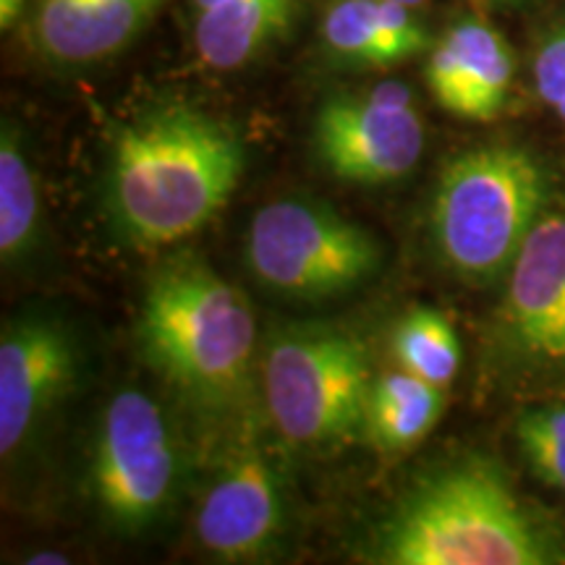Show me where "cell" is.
I'll return each instance as SVG.
<instances>
[{
    "instance_id": "1",
    "label": "cell",
    "mask_w": 565,
    "mask_h": 565,
    "mask_svg": "<svg viewBox=\"0 0 565 565\" xmlns=\"http://www.w3.org/2000/svg\"><path fill=\"white\" fill-rule=\"evenodd\" d=\"M244 173V147L207 113L171 105L121 126L110 152V207L139 246L194 236L221 212Z\"/></svg>"
},
{
    "instance_id": "2",
    "label": "cell",
    "mask_w": 565,
    "mask_h": 565,
    "mask_svg": "<svg viewBox=\"0 0 565 565\" xmlns=\"http://www.w3.org/2000/svg\"><path fill=\"white\" fill-rule=\"evenodd\" d=\"M137 333L152 370L200 404H228L249 385L252 303L200 259H173L152 275Z\"/></svg>"
},
{
    "instance_id": "3",
    "label": "cell",
    "mask_w": 565,
    "mask_h": 565,
    "mask_svg": "<svg viewBox=\"0 0 565 565\" xmlns=\"http://www.w3.org/2000/svg\"><path fill=\"white\" fill-rule=\"evenodd\" d=\"M387 565H542L553 561L492 463H454L422 479L377 536Z\"/></svg>"
},
{
    "instance_id": "4",
    "label": "cell",
    "mask_w": 565,
    "mask_h": 565,
    "mask_svg": "<svg viewBox=\"0 0 565 565\" xmlns=\"http://www.w3.org/2000/svg\"><path fill=\"white\" fill-rule=\"evenodd\" d=\"M547 179L532 152L513 145L466 150L443 168L433 231L443 263L458 278L490 282L508 275L542 221Z\"/></svg>"
},
{
    "instance_id": "5",
    "label": "cell",
    "mask_w": 565,
    "mask_h": 565,
    "mask_svg": "<svg viewBox=\"0 0 565 565\" xmlns=\"http://www.w3.org/2000/svg\"><path fill=\"white\" fill-rule=\"evenodd\" d=\"M265 401L275 429L299 448H322L364 429L370 356L349 330L303 324L267 343Z\"/></svg>"
},
{
    "instance_id": "6",
    "label": "cell",
    "mask_w": 565,
    "mask_h": 565,
    "mask_svg": "<svg viewBox=\"0 0 565 565\" xmlns=\"http://www.w3.org/2000/svg\"><path fill=\"white\" fill-rule=\"evenodd\" d=\"M383 263L377 238L335 210L307 200H278L254 212L246 265L267 291L288 299L349 294Z\"/></svg>"
},
{
    "instance_id": "7",
    "label": "cell",
    "mask_w": 565,
    "mask_h": 565,
    "mask_svg": "<svg viewBox=\"0 0 565 565\" xmlns=\"http://www.w3.org/2000/svg\"><path fill=\"white\" fill-rule=\"evenodd\" d=\"M175 482V443L150 395L124 391L105 406L92 461L95 498L113 526L126 532L154 524Z\"/></svg>"
},
{
    "instance_id": "8",
    "label": "cell",
    "mask_w": 565,
    "mask_h": 565,
    "mask_svg": "<svg viewBox=\"0 0 565 565\" xmlns=\"http://www.w3.org/2000/svg\"><path fill=\"white\" fill-rule=\"evenodd\" d=\"M315 150L341 181L391 183L416 168L424 150V126L414 92L383 82L366 95H338L315 118Z\"/></svg>"
},
{
    "instance_id": "9",
    "label": "cell",
    "mask_w": 565,
    "mask_h": 565,
    "mask_svg": "<svg viewBox=\"0 0 565 565\" xmlns=\"http://www.w3.org/2000/svg\"><path fill=\"white\" fill-rule=\"evenodd\" d=\"M76 349L66 328L45 317L6 322L0 335V454L6 461L38 433L71 391Z\"/></svg>"
},
{
    "instance_id": "10",
    "label": "cell",
    "mask_w": 565,
    "mask_h": 565,
    "mask_svg": "<svg viewBox=\"0 0 565 565\" xmlns=\"http://www.w3.org/2000/svg\"><path fill=\"white\" fill-rule=\"evenodd\" d=\"M282 526V498L265 456L242 454L223 466L196 511V540L221 561H257L270 553Z\"/></svg>"
},
{
    "instance_id": "11",
    "label": "cell",
    "mask_w": 565,
    "mask_h": 565,
    "mask_svg": "<svg viewBox=\"0 0 565 565\" xmlns=\"http://www.w3.org/2000/svg\"><path fill=\"white\" fill-rule=\"evenodd\" d=\"M505 330L536 362H565V215L534 225L508 270Z\"/></svg>"
},
{
    "instance_id": "12",
    "label": "cell",
    "mask_w": 565,
    "mask_h": 565,
    "mask_svg": "<svg viewBox=\"0 0 565 565\" xmlns=\"http://www.w3.org/2000/svg\"><path fill=\"white\" fill-rule=\"evenodd\" d=\"M515 74L508 40L482 17L454 21L429 47L427 87L443 110L463 121L487 124L500 116Z\"/></svg>"
},
{
    "instance_id": "13",
    "label": "cell",
    "mask_w": 565,
    "mask_h": 565,
    "mask_svg": "<svg viewBox=\"0 0 565 565\" xmlns=\"http://www.w3.org/2000/svg\"><path fill=\"white\" fill-rule=\"evenodd\" d=\"M320 32L330 55L351 66L387 68L429 51V32L412 6L395 0H335Z\"/></svg>"
},
{
    "instance_id": "14",
    "label": "cell",
    "mask_w": 565,
    "mask_h": 565,
    "mask_svg": "<svg viewBox=\"0 0 565 565\" xmlns=\"http://www.w3.org/2000/svg\"><path fill=\"white\" fill-rule=\"evenodd\" d=\"M158 0H42L38 42L61 63H92L124 51Z\"/></svg>"
},
{
    "instance_id": "15",
    "label": "cell",
    "mask_w": 565,
    "mask_h": 565,
    "mask_svg": "<svg viewBox=\"0 0 565 565\" xmlns=\"http://www.w3.org/2000/svg\"><path fill=\"white\" fill-rule=\"evenodd\" d=\"M294 11L296 0H221L200 11L194 47L210 68H238L291 24Z\"/></svg>"
},
{
    "instance_id": "16",
    "label": "cell",
    "mask_w": 565,
    "mask_h": 565,
    "mask_svg": "<svg viewBox=\"0 0 565 565\" xmlns=\"http://www.w3.org/2000/svg\"><path fill=\"white\" fill-rule=\"evenodd\" d=\"M445 412L443 387L408 372L372 380L364 412V433L380 454H406L435 429Z\"/></svg>"
},
{
    "instance_id": "17",
    "label": "cell",
    "mask_w": 565,
    "mask_h": 565,
    "mask_svg": "<svg viewBox=\"0 0 565 565\" xmlns=\"http://www.w3.org/2000/svg\"><path fill=\"white\" fill-rule=\"evenodd\" d=\"M40 228V192L21 129L3 118L0 131V259L17 265L32 249Z\"/></svg>"
},
{
    "instance_id": "18",
    "label": "cell",
    "mask_w": 565,
    "mask_h": 565,
    "mask_svg": "<svg viewBox=\"0 0 565 565\" xmlns=\"http://www.w3.org/2000/svg\"><path fill=\"white\" fill-rule=\"evenodd\" d=\"M393 353L404 372L448 387L461 370V341L454 322L435 309H414L393 330Z\"/></svg>"
},
{
    "instance_id": "19",
    "label": "cell",
    "mask_w": 565,
    "mask_h": 565,
    "mask_svg": "<svg viewBox=\"0 0 565 565\" xmlns=\"http://www.w3.org/2000/svg\"><path fill=\"white\" fill-rule=\"evenodd\" d=\"M534 84L550 108L565 100V21L553 26L536 47Z\"/></svg>"
},
{
    "instance_id": "20",
    "label": "cell",
    "mask_w": 565,
    "mask_h": 565,
    "mask_svg": "<svg viewBox=\"0 0 565 565\" xmlns=\"http://www.w3.org/2000/svg\"><path fill=\"white\" fill-rule=\"evenodd\" d=\"M515 435L534 475L545 484L565 490V440L526 427H515Z\"/></svg>"
},
{
    "instance_id": "21",
    "label": "cell",
    "mask_w": 565,
    "mask_h": 565,
    "mask_svg": "<svg viewBox=\"0 0 565 565\" xmlns=\"http://www.w3.org/2000/svg\"><path fill=\"white\" fill-rule=\"evenodd\" d=\"M519 427L534 429V433L561 437L565 440V406H550V408H536L519 419Z\"/></svg>"
},
{
    "instance_id": "22",
    "label": "cell",
    "mask_w": 565,
    "mask_h": 565,
    "mask_svg": "<svg viewBox=\"0 0 565 565\" xmlns=\"http://www.w3.org/2000/svg\"><path fill=\"white\" fill-rule=\"evenodd\" d=\"M26 0H0V30L9 32L11 26H17V21L24 13Z\"/></svg>"
},
{
    "instance_id": "23",
    "label": "cell",
    "mask_w": 565,
    "mask_h": 565,
    "mask_svg": "<svg viewBox=\"0 0 565 565\" xmlns=\"http://www.w3.org/2000/svg\"><path fill=\"white\" fill-rule=\"evenodd\" d=\"M26 563H34V565H42V563H68V557H63L61 553H40V555H30L26 557Z\"/></svg>"
},
{
    "instance_id": "24",
    "label": "cell",
    "mask_w": 565,
    "mask_h": 565,
    "mask_svg": "<svg viewBox=\"0 0 565 565\" xmlns=\"http://www.w3.org/2000/svg\"><path fill=\"white\" fill-rule=\"evenodd\" d=\"M484 3H498V6H519V3H526V0H484Z\"/></svg>"
},
{
    "instance_id": "25",
    "label": "cell",
    "mask_w": 565,
    "mask_h": 565,
    "mask_svg": "<svg viewBox=\"0 0 565 565\" xmlns=\"http://www.w3.org/2000/svg\"><path fill=\"white\" fill-rule=\"evenodd\" d=\"M215 3H221V0H194V6L196 9H210V6H215Z\"/></svg>"
},
{
    "instance_id": "26",
    "label": "cell",
    "mask_w": 565,
    "mask_h": 565,
    "mask_svg": "<svg viewBox=\"0 0 565 565\" xmlns=\"http://www.w3.org/2000/svg\"><path fill=\"white\" fill-rule=\"evenodd\" d=\"M553 110H555V113H557V116H561V121H563V124H565V100H561V103H557V105H555V108H553Z\"/></svg>"
},
{
    "instance_id": "27",
    "label": "cell",
    "mask_w": 565,
    "mask_h": 565,
    "mask_svg": "<svg viewBox=\"0 0 565 565\" xmlns=\"http://www.w3.org/2000/svg\"><path fill=\"white\" fill-rule=\"evenodd\" d=\"M395 3H404V6H412V9H416V6H422L424 0H395Z\"/></svg>"
}]
</instances>
